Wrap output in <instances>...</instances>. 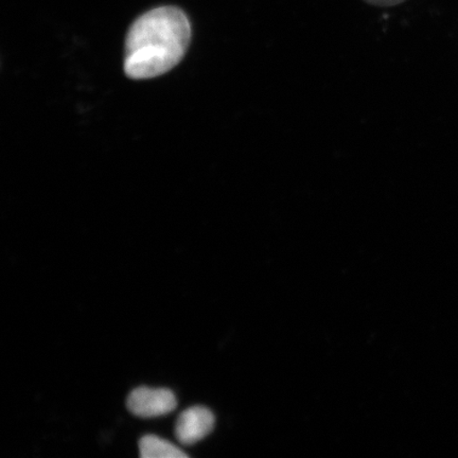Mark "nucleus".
<instances>
[{"label":"nucleus","instance_id":"obj_1","mask_svg":"<svg viewBox=\"0 0 458 458\" xmlns=\"http://www.w3.org/2000/svg\"><path fill=\"white\" fill-rule=\"evenodd\" d=\"M191 39V21L182 10L162 7L148 11L128 32L125 73L135 80L162 76L179 64Z\"/></svg>","mask_w":458,"mask_h":458},{"label":"nucleus","instance_id":"obj_2","mask_svg":"<svg viewBox=\"0 0 458 458\" xmlns=\"http://www.w3.org/2000/svg\"><path fill=\"white\" fill-rule=\"evenodd\" d=\"M128 409L142 418L164 416L174 411L177 405L175 394L167 388L139 387L129 394Z\"/></svg>","mask_w":458,"mask_h":458},{"label":"nucleus","instance_id":"obj_3","mask_svg":"<svg viewBox=\"0 0 458 458\" xmlns=\"http://www.w3.org/2000/svg\"><path fill=\"white\" fill-rule=\"evenodd\" d=\"M215 422V415L209 409L192 406L177 418L175 437L182 445H194L213 432Z\"/></svg>","mask_w":458,"mask_h":458},{"label":"nucleus","instance_id":"obj_4","mask_svg":"<svg viewBox=\"0 0 458 458\" xmlns=\"http://www.w3.org/2000/svg\"><path fill=\"white\" fill-rule=\"evenodd\" d=\"M140 456L142 458H182L188 457L176 445L162 439L156 435H147L140 442Z\"/></svg>","mask_w":458,"mask_h":458},{"label":"nucleus","instance_id":"obj_5","mask_svg":"<svg viewBox=\"0 0 458 458\" xmlns=\"http://www.w3.org/2000/svg\"><path fill=\"white\" fill-rule=\"evenodd\" d=\"M366 4L376 5V7H394L405 2V0H364Z\"/></svg>","mask_w":458,"mask_h":458}]
</instances>
